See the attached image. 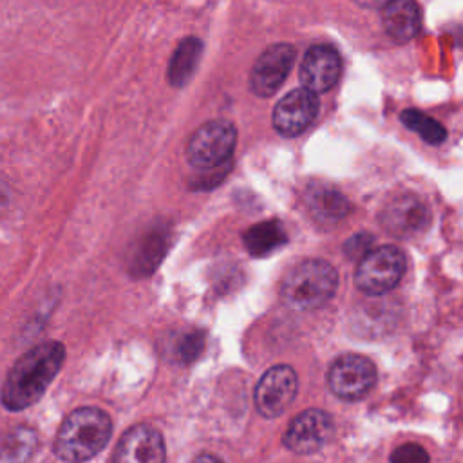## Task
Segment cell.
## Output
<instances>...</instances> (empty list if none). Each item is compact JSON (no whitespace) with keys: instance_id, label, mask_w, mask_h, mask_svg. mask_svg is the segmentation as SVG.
I'll return each mask as SVG.
<instances>
[{"instance_id":"cell-3","label":"cell","mask_w":463,"mask_h":463,"mask_svg":"<svg viewBox=\"0 0 463 463\" xmlns=\"http://www.w3.org/2000/svg\"><path fill=\"white\" fill-rule=\"evenodd\" d=\"M338 284L335 268L320 259H306L295 264L282 280L280 297L286 306L298 311L322 307Z\"/></svg>"},{"instance_id":"cell-16","label":"cell","mask_w":463,"mask_h":463,"mask_svg":"<svg viewBox=\"0 0 463 463\" xmlns=\"http://www.w3.org/2000/svg\"><path fill=\"white\" fill-rule=\"evenodd\" d=\"M203 43L199 38H184L177 49L174 51L168 63V81L174 87H183L194 74L199 58H201Z\"/></svg>"},{"instance_id":"cell-21","label":"cell","mask_w":463,"mask_h":463,"mask_svg":"<svg viewBox=\"0 0 463 463\" xmlns=\"http://www.w3.org/2000/svg\"><path fill=\"white\" fill-rule=\"evenodd\" d=\"M201 349H203V335L190 333L179 344V356L183 362H192L201 353Z\"/></svg>"},{"instance_id":"cell-4","label":"cell","mask_w":463,"mask_h":463,"mask_svg":"<svg viewBox=\"0 0 463 463\" xmlns=\"http://www.w3.org/2000/svg\"><path fill=\"white\" fill-rule=\"evenodd\" d=\"M403 271V251L396 246H380L360 259L354 273V284L365 295H383L402 280Z\"/></svg>"},{"instance_id":"cell-11","label":"cell","mask_w":463,"mask_h":463,"mask_svg":"<svg viewBox=\"0 0 463 463\" xmlns=\"http://www.w3.org/2000/svg\"><path fill=\"white\" fill-rule=\"evenodd\" d=\"M430 222L427 204L414 194H402L394 197L382 212V224L387 233L405 239L421 233Z\"/></svg>"},{"instance_id":"cell-13","label":"cell","mask_w":463,"mask_h":463,"mask_svg":"<svg viewBox=\"0 0 463 463\" xmlns=\"http://www.w3.org/2000/svg\"><path fill=\"white\" fill-rule=\"evenodd\" d=\"M342 60L331 45H313L300 63V81L313 92L329 90L340 78Z\"/></svg>"},{"instance_id":"cell-15","label":"cell","mask_w":463,"mask_h":463,"mask_svg":"<svg viewBox=\"0 0 463 463\" xmlns=\"http://www.w3.org/2000/svg\"><path fill=\"white\" fill-rule=\"evenodd\" d=\"M242 241L246 250L253 257H266L271 251L279 250L282 244H286L288 235L284 226L279 221L271 219V221L257 222L251 228H248L242 235Z\"/></svg>"},{"instance_id":"cell-22","label":"cell","mask_w":463,"mask_h":463,"mask_svg":"<svg viewBox=\"0 0 463 463\" xmlns=\"http://www.w3.org/2000/svg\"><path fill=\"white\" fill-rule=\"evenodd\" d=\"M371 242H373L371 235L358 233V235H354L353 239H349L345 242V253L349 257H360L362 259L367 253V246H371Z\"/></svg>"},{"instance_id":"cell-10","label":"cell","mask_w":463,"mask_h":463,"mask_svg":"<svg viewBox=\"0 0 463 463\" xmlns=\"http://www.w3.org/2000/svg\"><path fill=\"white\" fill-rule=\"evenodd\" d=\"M295 60V49L289 43H275L268 47L255 61L250 85L257 96L268 98L275 94L289 74Z\"/></svg>"},{"instance_id":"cell-5","label":"cell","mask_w":463,"mask_h":463,"mask_svg":"<svg viewBox=\"0 0 463 463\" xmlns=\"http://www.w3.org/2000/svg\"><path fill=\"white\" fill-rule=\"evenodd\" d=\"M237 141L235 127L226 119H213L199 127L186 145V159L195 168H215L230 159Z\"/></svg>"},{"instance_id":"cell-9","label":"cell","mask_w":463,"mask_h":463,"mask_svg":"<svg viewBox=\"0 0 463 463\" xmlns=\"http://www.w3.org/2000/svg\"><path fill=\"white\" fill-rule=\"evenodd\" d=\"M318 114L317 92L302 87L286 94L273 109V127L284 137L302 134Z\"/></svg>"},{"instance_id":"cell-14","label":"cell","mask_w":463,"mask_h":463,"mask_svg":"<svg viewBox=\"0 0 463 463\" xmlns=\"http://www.w3.org/2000/svg\"><path fill=\"white\" fill-rule=\"evenodd\" d=\"M382 7L383 29L394 42L405 43L418 34L421 14L414 0H387Z\"/></svg>"},{"instance_id":"cell-19","label":"cell","mask_w":463,"mask_h":463,"mask_svg":"<svg viewBox=\"0 0 463 463\" xmlns=\"http://www.w3.org/2000/svg\"><path fill=\"white\" fill-rule=\"evenodd\" d=\"M400 118H402V123L407 128L414 130L423 141H427L430 145H439L447 137V132H445L441 123H438L436 119L429 118L427 114H423V112H420L416 109L403 110Z\"/></svg>"},{"instance_id":"cell-2","label":"cell","mask_w":463,"mask_h":463,"mask_svg":"<svg viewBox=\"0 0 463 463\" xmlns=\"http://www.w3.org/2000/svg\"><path fill=\"white\" fill-rule=\"evenodd\" d=\"M112 436L110 416L98 407L72 411L58 429L54 454L63 461H87L94 458Z\"/></svg>"},{"instance_id":"cell-24","label":"cell","mask_w":463,"mask_h":463,"mask_svg":"<svg viewBox=\"0 0 463 463\" xmlns=\"http://www.w3.org/2000/svg\"><path fill=\"white\" fill-rule=\"evenodd\" d=\"M362 7H382L387 0H354Z\"/></svg>"},{"instance_id":"cell-18","label":"cell","mask_w":463,"mask_h":463,"mask_svg":"<svg viewBox=\"0 0 463 463\" xmlns=\"http://www.w3.org/2000/svg\"><path fill=\"white\" fill-rule=\"evenodd\" d=\"M166 244L168 241L165 237V232L156 230L152 233H146L136 248V255L132 257V269L136 273L152 271L157 266V262H161Z\"/></svg>"},{"instance_id":"cell-6","label":"cell","mask_w":463,"mask_h":463,"mask_svg":"<svg viewBox=\"0 0 463 463\" xmlns=\"http://www.w3.org/2000/svg\"><path fill=\"white\" fill-rule=\"evenodd\" d=\"M376 383L374 364L362 354H342L327 373V385L335 396L345 402L364 398Z\"/></svg>"},{"instance_id":"cell-23","label":"cell","mask_w":463,"mask_h":463,"mask_svg":"<svg viewBox=\"0 0 463 463\" xmlns=\"http://www.w3.org/2000/svg\"><path fill=\"white\" fill-rule=\"evenodd\" d=\"M7 203H9V190H7L5 183L0 181V215H2L4 210L7 208Z\"/></svg>"},{"instance_id":"cell-8","label":"cell","mask_w":463,"mask_h":463,"mask_svg":"<svg viewBox=\"0 0 463 463\" xmlns=\"http://www.w3.org/2000/svg\"><path fill=\"white\" fill-rule=\"evenodd\" d=\"M333 436V420L326 411L307 409L288 425L282 443L295 454L318 452Z\"/></svg>"},{"instance_id":"cell-17","label":"cell","mask_w":463,"mask_h":463,"mask_svg":"<svg viewBox=\"0 0 463 463\" xmlns=\"http://www.w3.org/2000/svg\"><path fill=\"white\" fill-rule=\"evenodd\" d=\"M306 203L309 212L324 222L340 221L349 212V201L335 188H311L306 195Z\"/></svg>"},{"instance_id":"cell-7","label":"cell","mask_w":463,"mask_h":463,"mask_svg":"<svg viewBox=\"0 0 463 463\" xmlns=\"http://www.w3.org/2000/svg\"><path fill=\"white\" fill-rule=\"evenodd\" d=\"M298 378L289 365H273L255 387V405L264 418H277L286 412L297 396Z\"/></svg>"},{"instance_id":"cell-1","label":"cell","mask_w":463,"mask_h":463,"mask_svg":"<svg viewBox=\"0 0 463 463\" xmlns=\"http://www.w3.org/2000/svg\"><path fill=\"white\" fill-rule=\"evenodd\" d=\"M65 360V347L56 340H49L24 353L7 373L0 400L7 411H22L36 403Z\"/></svg>"},{"instance_id":"cell-12","label":"cell","mask_w":463,"mask_h":463,"mask_svg":"<svg viewBox=\"0 0 463 463\" xmlns=\"http://www.w3.org/2000/svg\"><path fill=\"white\" fill-rule=\"evenodd\" d=\"M165 458L166 452L161 432L145 423L128 429L112 454V459L119 463H161Z\"/></svg>"},{"instance_id":"cell-20","label":"cell","mask_w":463,"mask_h":463,"mask_svg":"<svg viewBox=\"0 0 463 463\" xmlns=\"http://www.w3.org/2000/svg\"><path fill=\"white\" fill-rule=\"evenodd\" d=\"M391 461L394 463H420V461H429V454L414 445V443H407L398 447L392 454H391Z\"/></svg>"}]
</instances>
